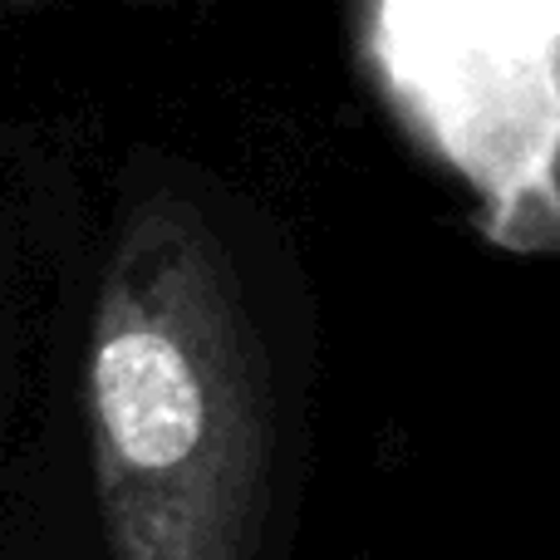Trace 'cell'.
<instances>
[{
    "instance_id": "obj_1",
    "label": "cell",
    "mask_w": 560,
    "mask_h": 560,
    "mask_svg": "<svg viewBox=\"0 0 560 560\" xmlns=\"http://www.w3.org/2000/svg\"><path fill=\"white\" fill-rule=\"evenodd\" d=\"M388 45L487 236L560 252V0H394Z\"/></svg>"
},
{
    "instance_id": "obj_2",
    "label": "cell",
    "mask_w": 560,
    "mask_h": 560,
    "mask_svg": "<svg viewBox=\"0 0 560 560\" xmlns=\"http://www.w3.org/2000/svg\"><path fill=\"white\" fill-rule=\"evenodd\" d=\"M94 394L114 447L138 467H177L202 438V388L183 349L153 329H124L98 349Z\"/></svg>"
}]
</instances>
